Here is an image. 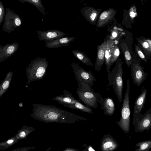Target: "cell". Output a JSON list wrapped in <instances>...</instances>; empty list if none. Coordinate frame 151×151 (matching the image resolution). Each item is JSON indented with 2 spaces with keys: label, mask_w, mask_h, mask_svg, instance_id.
<instances>
[{
  "label": "cell",
  "mask_w": 151,
  "mask_h": 151,
  "mask_svg": "<svg viewBox=\"0 0 151 151\" xmlns=\"http://www.w3.org/2000/svg\"><path fill=\"white\" fill-rule=\"evenodd\" d=\"M30 116L44 121H65L84 118L73 113L51 105L35 104Z\"/></svg>",
  "instance_id": "cell-1"
},
{
  "label": "cell",
  "mask_w": 151,
  "mask_h": 151,
  "mask_svg": "<svg viewBox=\"0 0 151 151\" xmlns=\"http://www.w3.org/2000/svg\"><path fill=\"white\" fill-rule=\"evenodd\" d=\"M78 88L76 93L80 100L85 105L91 108H96L98 107V102L102 107L104 98L99 93H96L88 85L82 82H78Z\"/></svg>",
  "instance_id": "cell-2"
},
{
  "label": "cell",
  "mask_w": 151,
  "mask_h": 151,
  "mask_svg": "<svg viewBox=\"0 0 151 151\" xmlns=\"http://www.w3.org/2000/svg\"><path fill=\"white\" fill-rule=\"evenodd\" d=\"M49 64L46 58L37 57L33 60L26 69L27 84L42 79L46 74Z\"/></svg>",
  "instance_id": "cell-3"
},
{
  "label": "cell",
  "mask_w": 151,
  "mask_h": 151,
  "mask_svg": "<svg viewBox=\"0 0 151 151\" xmlns=\"http://www.w3.org/2000/svg\"><path fill=\"white\" fill-rule=\"evenodd\" d=\"M123 63L121 60L118 59L112 71L109 70L108 72V85L112 86L119 103L122 102L123 99L122 64Z\"/></svg>",
  "instance_id": "cell-4"
},
{
  "label": "cell",
  "mask_w": 151,
  "mask_h": 151,
  "mask_svg": "<svg viewBox=\"0 0 151 151\" xmlns=\"http://www.w3.org/2000/svg\"><path fill=\"white\" fill-rule=\"evenodd\" d=\"M61 94L52 98L53 100L58 101L66 107L76 109L91 114H93V109L76 99L68 91L63 90Z\"/></svg>",
  "instance_id": "cell-5"
},
{
  "label": "cell",
  "mask_w": 151,
  "mask_h": 151,
  "mask_svg": "<svg viewBox=\"0 0 151 151\" xmlns=\"http://www.w3.org/2000/svg\"><path fill=\"white\" fill-rule=\"evenodd\" d=\"M140 61L132 58L131 63L130 74L134 84L139 86L147 78L148 74L144 71V67L141 65Z\"/></svg>",
  "instance_id": "cell-6"
},
{
  "label": "cell",
  "mask_w": 151,
  "mask_h": 151,
  "mask_svg": "<svg viewBox=\"0 0 151 151\" xmlns=\"http://www.w3.org/2000/svg\"><path fill=\"white\" fill-rule=\"evenodd\" d=\"M21 23L22 20L19 16L12 10L8 7L6 8L3 29L8 33H10L19 27Z\"/></svg>",
  "instance_id": "cell-7"
},
{
  "label": "cell",
  "mask_w": 151,
  "mask_h": 151,
  "mask_svg": "<svg viewBox=\"0 0 151 151\" xmlns=\"http://www.w3.org/2000/svg\"><path fill=\"white\" fill-rule=\"evenodd\" d=\"M71 65L78 83H83L92 86L94 82H96V79L90 70L86 71L75 62L72 63Z\"/></svg>",
  "instance_id": "cell-8"
},
{
  "label": "cell",
  "mask_w": 151,
  "mask_h": 151,
  "mask_svg": "<svg viewBox=\"0 0 151 151\" xmlns=\"http://www.w3.org/2000/svg\"><path fill=\"white\" fill-rule=\"evenodd\" d=\"M37 33L39 40L45 41V43L63 37L66 35L62 31L55 29H49L46 31L37 30Z\"/></svg>",
  "instance_id": "cell-9"
},
{
  "label": "cell",
  "mask_w": 151,
  "mask_h": 151,
  "mask_svg": "<svg viewBox=\"0 0 151 151\" xmlns=\"http://www.w3.org/2000/svg\"><path fill=\"white\" fill-rule=\"evenodd\" d=\"M101 10L100 9H96L87 6L81 9V12L88 22L95 26Z\"/></svg>",
  "instance_id": "cell-10"
},
{
  "label": "cell",
  "mask_w": 151,
  "mask_h": 151,
  "mask_svg": "<svg viewBox=\"0 0 151 151\" xmlns=\"http://www.w3.org/2000/svg\"><path fill=\"white\" fill-rule=\"evenodd\" d=\"M116 11L110 8L103 11L100 15L96 23L98 28L103 27L111 22L114 19Z\"/></svg>",
  "instance_id": "cell-11"
},
{
  "label": "cell",
  "mask_w": 151,
  "mask_h": 151,
  "mask_svg": "<svg viewBox=\"0 0 151 151\" xmlns=\"http://www.w3.org/2000/svg\"><path fill=\"white\" fill-rule=\"evenodd\" d=\"M141 93L136 98L133 109L134 119H137L139 117L141 112L144 108L146 100L147 91L145 87H142Z\"/></svg>",
  "instance_id": "cell-12"
},
{
  "label": "cell",
  "mask_w": 151,
  "mask_h": 151,
  "mask_svg": "<svg viewBox=\"0 0 151 151\" xmlns=\"http://www.w3.org/2000/svg\"><path fill=\"white\" fill-rule=\"evenodd\" d=\"M19 44L17 42L7 44L4 46L0 45V63L10 57L17 50Z\"/></svg>",
  "instance_id": "cell-13"
},
{
  "label": "cell",
  "mask_w": 151,
  "mask_h": 151,
  "mask_svg": "<svg viewBox=\"0 0 151 151\" xmlns=\"http://www.w3.org/2000/svg\"><path fill=\"white\" fill-rule=\"evenodd\" d=\"M106 40L98 46L96 63L94 64V69L99 71L105 61L104 51Z\"/></svg>",
  "instance_id": "cell-14"
},
{
  "label": "cell",
  "mask_w": 151,
  "mask_h": 151,
  "mask_svg": "<svg viewBox=\"0 0 151 151\" xmlns=\"http://www.w3.org/2000/svg\"><path fill=\"white\" fill-rule=\"evenodd\" d=\"M75 39L74 37H63L56 39L51 42L46 43H45V46L47 48H52L69 46L70 43Z\"/></svg>",
  "instance_id": "cell-15"
},
{
  "label": "cell",
  "mask_w": 151,
  "mask_h": 151,
  "mask_svg": "<svg viewBox=\"0 0 151 151\" xmlns=\"http://www.w3.org/2000/svg\"><path fill=\"white\" fill-rule=\"evenodd\" d=\"M137 38V45L141 49L147 60L151 57V41L149 39L145 38Z\"/></svg>",
  "instance_id": "cell-16"
},
{
  "label": "cell",
  "mask_w": 151,
  "mask_h": 151,
  "mask_svg": "<svg viewBox=\"0 0 151 151\" xmlns=\"http://www.w3.org/2000/svg\"><path fill=\"white\" fill-rule=\"evenodd\" d=\"M114 45V42L112 40L109 39L106 40L104 54L106 71L107 73L110 70L111 67V59Z\"/></svg>",
  "instance_id": "cell-17"
},
{
  "label": "cell",
  "mask_w": 151,
  "mask_h": 151,
  "mask_svg": "<svg viewBox=\"0 0 151 151\" xmlns=\"http://www.w3.org/2000/svg\"><path fill=\"white\" fill-rule=\"evenodd\" d=\"M115 106L112 99L109 97L104 99L103 105L100 108L106 115H112L115 110Z\"/></svg>",
  "instance_id": "cell-18"
},
{
  "label": "cell",
  "mask_w": 151,
  "mask_h": 151,
  "mask_svg": "<svg viewBox=\"0 0 151 151\" xmlns=\"http://www.w3.org/2000/svg\"><path fill=\"white\" fill-rule=\"evenodd\" d=\"M71 52L73 55L83 64L92 67L93 66L90 58L84 53L76 50H71Z\"/></svg>",
  "instance_id": "cell-19"
},
{
  "label": "cell",
  "mask_w": 151,
  "mask_h": 151,
  "mask_svg": "<svg viewBox=\"0 0 151 151\" xmlns=\"http://www.w3.org/2000/svg\"><path fill=\"white\" fill-rule=\"evenodd\" d=\"M13 75V72L9 71L0 84V98L9 88L12 80Z\"/></svg>",
  "instance_id": "cell-20"
},
{
  "label": "cell",
  "mask_w": 151,
  "mask_h": 151,
  "mask_svg": "<svg viewBox=\"0 0 151 151\" xmlns=\"http://www.w3.org/2000/svg\"><path fill=\"white\" fill-rule=\"evenodd\" d=\"M122 50L123 52L125 62L127 67L129 68L132 60L131 54L127 45L124 43L121 44Z\"/></svg>",
  "instance_id": "cell-21"
},
{
  "label": "cell",
  "mask_w": 151,
  "mask_h": 151,
  "mask_svg": "<svg viewBox=\"0 0 151 151\" xmlns=\"http://www.w3.org/2000/svg\"><path fill=\"white\" fill-rule=\"evenodd\" d=\"M20 2L24 3L28 2L34 5L45 16V8L40 0H18Z\"/></svg>",
  "instance_id": "cell-22"
},
{
  "label": "cell",
  "mask_w": 151,
  "mask_h": 151,
  "mask_svg": "<svg viewBox=\"0 0 151 151\" xmlns=\"http://www.w3.org/2000/svg\"><path fill=\"white\" fill-rule=\"evenodd\" d=\"M120 53V52L118 47L117 45H115L113 50L111 59V67L118 59Z\"/></svg>",
  "instance_id": "cell-23"
},
{
  "label": "cell",
  "mask_w": 151,
  "mask_h": 151,
  "mask_svg": "<svg viewBox=\"0 0 151 151\" xmlns=\"http://www.w3.org/2000/svg\"><path fill=\"white\" fill-rule=\"evenodd\" d=\"M18 140L15 137H13L2 142H0V147L6 149L16 143Z\"/></svg>",
  "instance_id": "cell-24"
},
{
  "label": "cell",
  "mask_w": 151,
  "mask_h": 151,
  "mask_svg": "<svg viewBox=\"0 0 151 151\" xmlns=\"http://www.w3.org/2000/svg\"><path fill=\"white\" fill-rule=\"evenodd\" d=\"M135 50L136 54L139 58L145 63L147 62L145 56L140 48L137 45H135Z\"/></svg>",
  "instance_id": "cell-25"
},
{
  "label": "cell",
  "mask_w": 151,
  "mask_h": 151,
  "mask_svg": "<svg viewBox=\"0 0 151 151\" xmlns=\"http://www.w3.org/2000/svg\"><path fill=\"white\" fill-rule=\"evenodd\" d=\"M129 14L130 19L132 20L137 15L136 9L134 5H132L129 10Z\"/></svg>",
  "instance_id": "cell-26"
},
{
  "label": "cell",
  "mask_w": 151,
  "mask_h": 151,
  "mask_svg": "<svg viewBox=\"0 0 151 151\" xmlns=\"http://www.w3.org/2000/svg\"><path fill=\"white\" fill-rule=\"evenodd\" d=\"M5 15V11L4 5L0 0V25L3 21Z\"/></svg>",
  "instance_id": "cell-27"
},
{
  "label": "cell",
  "mask_w": 151,
  "mask_h": 151,
  "mask_svg": "<svg viewBox=\"0 0 151 151\" xmlns=\"http://www.w3.org/2000/svg\"><path fill=\"white\" fill-rule=\"evenodd\" d=\"M112 145V143L111 142H106L104 145V147L105 149L109 148L111 147Z\"/></svg>",
  "instance_id": "cell-28"
},
{
  "label": "cell",
  "mask_w": 151,
  "mask_h": 151,
  "mask_svg": "<svg viewBox=\"0 0 151 151\" xmlns=\"http://www.w3.org/2000/svg\"><path fill=\"white\" fill-rule=\"evenodd\" d=\"M148 147V145L146 143H145L143 144L140 147V149L142 150H145L147 149Z\"/></svg>",
  "instance_id": "cell-29"
},
{
  "label": "cell",
  "mask_w": 151,
  "mask_h": 151,
  "mask_svg": "<svg viewBox=\"0 0 151 151\" xmlns=\"http://www.w3.org/2000/svg\"><path fill=\"white\" fill-rule=\"evenodd\" d=\"M117 32L114 30L111 33V35L114 38L116 37L117 36Z\"/></svg>",
  "instance_id": "cell-30"
},
{
  "label": "cell",
  "mask_w": 151,
  "mask_h": 151,
  "mask_svg": "<svg viewBox=\"0 0 151 151\" xmlns=\"http://www.w3.org/2000/svg\"><path fill=\"white\" fill-rule=\"evenodd\" d=\"M88 150L89 151H95L91 147H89L88 149Z\"/></svg>",
  "instance_id": "cell-31"
}]
</instances>
